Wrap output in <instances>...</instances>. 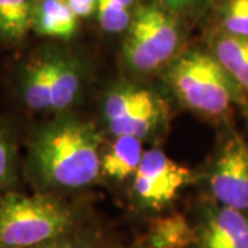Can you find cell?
<instances>
[{"label": "cell", "mask_w": 248, "mask_h": 248, "mask_svg": "<svg viewBox=\"0 0 248 248\" xmlns=\"http://www.w3.org/2000/svg\"><path fill=\"white\" fill-rule=\"evenodd\" d=\"M21 95L28 108L37 112L53 110L50 51L36 55L21 75Z\"/></svg>", "instance_id": "10"}, {"label": "cell", "mask_w": 248, "mask_h": 248, "mask_svg": "<svg viewBox=\"0 0 248 248\" xmlns=\"http://www.w3.org/2000/svg\"><path fill=\"white\" fill-rule=\"evenodd\" d=\"M32 248H93L90 246L87 241L79 239V237H75V236H68L63 234L61 237H57V239L50 240V241H46L43 244H39L36 247Z\"/></svg>", "instance_id": "19"}, {"label": "cell", "mask_w": 248, "mask_h": 248, "mask_svg": "<svg viewBox=\"0 0 248 248\" xmlns=\"http://www.w3.org/2000/svg\"><path fill=\"white\" fill-rule=\"evenodd\" d=\"M148 239L152 248H189L197 243V232L184 215L174 213L155 218Z\"/></svg>", "instance_id": "14"}, {"label": "cell", "mask_w": 248, "mask_h": 248, "mask_svg": "<svg viewBox=\"0 0 248 248\" xmlns=\"http://www.w3.org/2000/svg\"><path fill=\"white\" fill-rule=\"evenodd\" d=\"M33 0H0V39L21 42L32 29Z\"/></svg>", "instance_id": "15"}, {"label": "cell", "mask_w": 248, "mask_h": 248, "mask_svg": "<svg viewBox=\"0 0 248 248\" xmlns=\"http://www.w3.org/2000/svg\"><path fill=\"white\" fill-rule=\"evenodd\" d=\"M196 232L200 248H248V217L239 210L208 208Z\"/></svg>", "instance_id": "8"}, {"label": "cell", "mask_w": 248, "mask_h": 248, "mask_svg": "<svg viewBox=\"0 0 248 248\" xmlns=\"http://www.w3.org/2000/svg\"><path fill=\"white\" fill-rule=\"evenodd\" d=\"M210 187L219 205L248 210V142L233 135L221 148L210 172Z\"/></svg>", "instance_id": "7"}, {"label": "cell", "mask_w": 248, "mask_h": 248, "mask_svg": "<svg viewBox=\"0 0 248 248\" xmlns=\"http://www.w3.org/2000/svg\"><path fill=\"white\" fill-rule=\"evenodd\" d=\"M108 130L115 137L143 138L164 120L166 107L149 90L122 86L108 94L104 105Z\"/></svg>", "instance_id": "5"}, {"label": "cell", "mask_w": 248, "mask_h": 248, "mask_svg": "<svg viewBox=\"0 0 248 248\" xmlns=\"http://www.w3.org/2000/svg\"><path fill=\"white\" fill-rule=\"evenodd\" d=\"M192 181V172L175 163L160 149L143 153L135 174L134 192L137 200L146 208L161 210L170 204L178 192Z\"/></svg>", "instance_id": "6"}, {"label": "cell", "mask_w": 248, "mask_h": 248, "mask_svg": "<svg viewBox=\"0 0 248 248\" xmlns=\"http://www.w3.org/2000/svg\"><path fill=\"white\" fill-rule=\"evenodd\" d=\"M101 135L91 123L63 117L37 130L29 148V164L47 187L79 189L99 177Z\"/></svg>", "instance_id": "1"}, {"label": "cell", "mask_w": 248, "mask_h": 248, "mask_svg": "<svg viewBox=\"0 0 248 248\" xmlns=\"http://www.w3.org/2000/svg\"><path fill=\"white\" fill-rule=\"evenodd\" d=\"M78 24L68 0H33L32 31L37 35L68 40L76 33Z\"/></svg>", "instance_id": "9"}, {"label": "cell", "mask_w": 248, "mask_h": 248, "mask_svg": "<svg viewBox=\"0 0 248 248\" xmlns=\"http://www.w3.org/2000/svg\"><path fill=\"white\" fill-rule=\"evenodd\" d=\"M219 18L222 32L248 37V0H223Z\"/></svg>", "instance_id": "17"}, {"label": "cell", "mask_w": 248, "mask_h": 248, "mask_svg": "<svg viewBox=\"0 0 248 248\" xmlns=\"http://www.w3.org/2000/svg\"><path fill=\"white\" fill-rule=\"evenodd\" d=\"M71 208L47 195H0V248H32L66 234Z\"/></svg>", "instance_id": "2"}, {"label": "cell", "mask_w": 248, "mask_h": 248, "mask_svg": "<svg viewBox=\"0 0 248 248\" xmlns=\"http://www.w3.org/2000/svg\"><path fill=\"white\" fill-rule=\"evenodd\" d=\"M16 153L6 130L0 125V189L9 184L14 175Z\"/></svg>", "instance_id": "18"}, {"label": "cell", "mask_w": 248, "mask_h": 248, "mask_svg": "<svg viewBox=\"0 0 248 248\" xmlns=\"http://www.w3.org/2000/svg\"><path fill=\"white\" fill-rule=\"evenodd\" d=\"M167 81L181 102L208 117H221L239 97V86L211 54L187 51L171 62Z\"/></svg>", "instance_id": "3"}, {"label": "cell", "mask_w": 248, "mask_h": 248, "mask_svg": "<svg viewBox=\"0 0 248 248\" xmlns=\"http://www.w3.org/2000/svg\"><path fill=\"white\" fill-rule=\"evenodd\" d=\"M137 9V0H99L95 16L105 32L122 33L128 29Z\"/></svg>", "instance_id": "16"}, {"label": "cell", "mask_w": 248, "mask_h": 248, "mask_svg": "<svg viewBox=\"0 0 248 248\" xmlns=\"http://www.w3.org/2000/svg\"><path fill=\"white\" fill-rule=\"evenodd\" d=\"M155 1L177 16L178 13L189 10L192 6H195L199 0H155Z\"/></svg>", "instance_id": "21"}, {"label": "cell", "mask_w": 248, "mask_h": 248, "mask_svg": "<svg viewBox=\"0 0 248 248\" xmlns=\"http://www.w3.org/2000/svg\"><path fill=\"white\" fill-rule=\"evenodd\" d=\"M125 32L124 62L138 73H151L174 61L182 40L177 16L156 1L138 6Z\"/></svg>", "instance_id": "4"}, {"label": "cell", "mask_w": 248, "mask_h": 248, "mask_svg": "<svg viewBox=\"0 0 248 248\" xmlns=\"http://www.w3.org/2000/svg\"><path fill=\"white\" fill-rule=\"evenodd\" d=\"M98 1L99 0H68L71 9L78 18H87L97 14Z\"/></svg>", "instance_id": "20"}, {"label": "cell", "mask_w": 248, "mask_h": 248, "mask_svg": "<svg viewBox=\"0 0 248 248\" xmlns=\"http://www.w3.org/2000/svg\"><path fill=\"white\" fill-rule=\"evenodd\" d=\"M213 55L239 87L248 90V37L221 32L214 40Z\"/></svg>", "instance_id": "13"}, {"label": "cell", "mask_w": 248, "mask_h": 248, "mask_svg": "<svg viewBox=\"0 0 248 248\" xmlns=\"http://www.w3.org/2000/svg\"><path fill=\"white\" fill-rule=\"evenodd\" d=\"M131 248H135V247H131Z\"/></svg>", "instance_id": "22"}, {"label": "cell", "mask_w": 248, "mask_h": 248, "mask_svg": "<svg viewBox=\"0 0 248 248\" xmlns=\"http://www.w3.org/2000/svg\"><path fill=\"white\" fill-rule=\"evenodd\" d=\"M143 153L141 138L116 137L110 149L102 156V172L112 179L124 181L137 174Z\"/></svg>", "instance_id": "12"}, {"label": "cell", "mask_w": 248, "mask_h": 248, "mask_svg": "<svg viewBox=\"0 0 248 248\" xmlns=\"http://www.w3.org/2000/svg\"><path fill=\"white\" fill-rule=\"evenodd\" d=\"M50 76L53 110H63L71 107L79 94V65L66 54L50 51Z\"/></svg>", "instance_id": "11"}]
</instances>
